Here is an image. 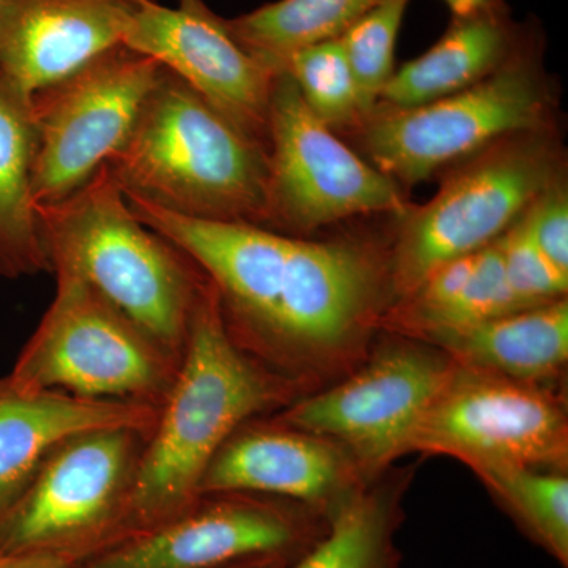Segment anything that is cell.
<instances>
[{
    "label": "cell",
    "mask_w": 568,
    "mask_h": 568,
    "mask_svg": "<svg viewBox=\"0 0 568 568\" xmlns=\"http://www.w3.org/2000/svg\"><path fill=\"white\" fill-rule=\"evenodd\" d=\"M0 568H70V564L52 549H0Z\"/></svg>",
    "instance_id": "29"
},
{
    "label": "cell",
    "mask_w": 568,
    "mask_h": 568,
    "mask_svg": "<svg viewBox=\"0 0 568 568\" xmlns=\"http://www.w3.org/2000/svg\"><path fill=\"white\" fill-rule=\"evenodd\" d=\"M123 44L181 78L213 110L265 149L268 111L280 73L245 50L203 0L178 9L149 0L134 14Z\"/></svg>",
    "instance_id": "12"
},
{
    "label": "cell",
    "mask_w": 568,
    "mask_h": 568,
    "mask_svg": "<svg viewBox=\"0 0 568 568\" xmlns=\"http://www.w3.org/2000/svg\"><path fill=\"white\" fill-rule=\"evenodd\" d=\"M31 103L0 88V275L51 272L32 200Z\"/></svg>",
    "instance_id": "20"
},
{
    "label": "cell",
    "mask_w": 568,
    "mask_h": 568,
    "mask_svg": "<svg viewBox=\"0 0 568 568\" xmlns=\"http://www.w3.org/2000/svg\"><path fill=\"white\" fill-rule=\"evenodd\" d=\"M523 308L529 306L519 302L508 284L503 256L495 242L478 252L476 268L465 287L429 317L413 338L425 339L440 332L459 331Z\"/></svg>",
    "instance_id": "26"
},
{
    "label": "cell",
    "mask_w": 568,
    "mask_h": 568,
    "mask_svg": "<svg viewBox=\"0 0 568 568\" xmlns=\"http://www.w3.org/2000/svg\"><path fill=\"white\" fill-rule=\"evenodd\" d=\"M159 413L153 403L24 390L0 379V518L48 455L71 437L115 428L152 432Z\"/></svg>",
    "instance_id": "15"
},
{
    "label": "cell",
    "mask_w": 568,
    "mask_h": 568,
    "mask_svg": "<svg viewBox=\"0 0 568 568\" xmlns=\"http://www.w3.org/2000/svg\"><path fill=\"white\" fill-rule=\"evenodd\" d=\"M293 518L250 503H220L104 552L84 568H219L275 556L301 538Z\"/></svg>",
    "instance_id": "16"
},
{
    "label": "cell",
    "mask_w": 568,
    "mask_h": 568,
    "mask_svg": "<svg viewBox=\"0 0 568 568\" xmlns=\"http://www.w3.org/2000/svg\"><path fill=\"white\" fill-rule=\"evenodd\" d=\"M496 242L508 284L523 305L536 306L566 297L568 275L538 248L521 216Z\"/></svg>",
    "instance_id": "27"
},
{
    "label": "cell",
    "mask_w": 568,
    "mask_h": 568,
    "mask_svg": "<svg viewBox=\"0 0 568 568\" xmlns=\"http://www.w3.org/2000/svg\"><path fill=\"white\" fill-rule=\"evenodd\" d=\"M559 179V152L544 130L474 155L428 204L403 216L388 267L394 293L405 297L439 265L495 244Z\"/></svg>",
    "instance_id": "5"
},
{
    "label": "cell",
    "mask_w": 568,
    "mask_h": 568,
    "mask_svg": "<svg viewBox=\"0 0 568 568\" xmlns=\"http://www.w3.org/2000/svg\"><path fill=\"white\" fill-rule=\"evenodd\" d=\"M521 41L504 7L454 18L425 54L395 70L381 92V106H420L473 88L499 70Z\"/></svg>",
    "instance_id": "18"
},
{
    "label": "cell",
    "mask_w": 568,
    "mask_h": 568,
    "mask_svg": "<svg viewBox=\"0 0 568 568\" xmlns=\"http://www.w3.org/2000/svg\"><path fill=\"white\" fill-rule=\"evenodd\" d=\"M454 18H469L500 9L503 0H444Z\"/></svg>",
    "instance_id": "30"
},
{
    "label": "cell",
    "mask_w": 568,
    "mask_h": 568,
    "mask_svg": "<svg viewBox=\"0 0 568 568\" xmlns=\"http://www.w3.org/2000/svg\"><path fill=\"white\" fill-rule=\"evenodd\" d=\"M219 294L224 323L290 361L343 357L379 323L386 268L357 242H312L241 222L186 219L126 196Z\"/></svg>",
    "instance_id": "1"
},
{
    "label": "cell",
    "mask_w": 568,
    "mask_h": 568,
    "mask_svg": "<svg viewBox=\"0 0 568 568\" xmlns=\"http://www.w3.org/2000/svg\"><path fill=\"white\" fill-rule=\"evenodd\" d=\"M409 452L457 458L476 474L503 466L560 473L568 459L567 416L537 384L455 362Z\"/></svg>",
    "instance_id": "10"
},
{
    "label": "cell",
    "mask_w": 568,
    "mask_h": 568,
    "mask_svg": "<svg viewBox=\"0 0 568 568\" xmlns=\"http://www.w3.org/2000/svg\"><path fill=\"white\" fill-rule=\"evenodd\" d=\"M149 0H14L0 29V88L31 103L112 48Z\"/></svg>",
    "instance_id": "14"
},
{
    "label": "cell",
    "mask_w": 568,
    "mask_h": 568,
    "mask_svg": "<svg viewBox=\"0 0 568 568\" xmlns=\"http://www.w3.org/2000/svg\"><path fill=\"white\" fill-rule=\"evenodd\" d=\"M181 2H186V0H179V3H181Z\"/></svg>",
    "instance_id": "33"
},
{
    "label": "cell",
    "mask_w": 568,
    "mask_h": 568,
    "mask_svg": "<svg viewBox=\"0 0 568 568\" xmlns=\"http://www.w3.org/2000/svg\"><path fill=\"white\" fill-rule=\"evenodd\" d=\"M409 0H381L342 37L365 119L376 110L381 92L395 73V47Z\"/></svg>",
    "instance_id": "25"
},
{
    "label": "cell",
    "mask_w": 568,
    "mask_h": 568,
    "mask_svg": "<svg viewBox=\"0 0 568 568\" xmlns=\"http://www.w3.org/2000/svg\"><path fill=\"white\" fill-rule=\"evenodd\" d=\"M283 71L293 78L306 106L328 129H358L364 123L353 71L338 39L294 52Z\"/></svg>",
    "instance_id": "24"
},
{
    "label": "cell",
    "mask_w": 568,
    "mask_h": 568,
    "mask_svg": "<svg viewBox=\"0 0 568 568\" xmlns=\"http://www.w3.org/2000/svg\"><path fill=\"white\" fill-rule=\"evenodd\" d=\"M549 91L525 43L499 70L473 88L414 108H376L362 145L376 170L414 185L517 134L541 132Z\"/></svg>",
    "instance_id": "6"
},
{
    "label": "cell",
    "mask_w": 568,
    "mask_h": 568,
    "mask_svg": "<svg viewBox=\"0 0 568 568\" xmlns=\"http://www.w3.org/2000/svg\"><path fill=\"white\" fill-rule=\"evenodd\" d=\"M283 425V424H282ZM354 462L324 437L291 426L231 436L205 470L203 493H267L313 506H334L346 493Z\"/></svg>",
    "instance_id": "17"
},
{
    "label": "cell",
    "mask_w": 568,
    "mask_h": 568,
    "mask_svg": "<svg viewBox=\"0 0 568 568\" xmlns=\"http://www.w3.org/2000/svg\"><path fill=\"white\" fill-rule=\"evenodd\" d=\"M108 168L126 196L186 219H267V149L166 69Z\"/></svg>",
    "instance_id": "3"
},
{
    "label": "cell",
    "mask_w": 568,
    "mask_h": 568,
    "mask_svg": "<svg viewBox=\"0 0 568 568\" xmlns=\"http://www.w3.org/2000/svg\"><path fill=\"white\" fill-rule=\"evenodd\" d=\"M14 0H0V29H2L3 22H6L7 14L13 7Z\"/></svg>",
    "instance_id": "31"
},
{
    "label": "cell",
    "mask_w": 568,
    "mask_h": 568,
    "mask_svg": "<svg viewBox=\"0 0 568 568\" xmlns=\"http://www.w3.org/2000/svg\"><path fill=\"white\" fill-rule=\"evenodd\" d=\"M521 220L538 248L568 275V194L562 179L538 194Z\"/></svg>",
    "instance_id": "28"
},
{
    "label": "cell",
    "mask_w": 568,
    "mask_h": 568,
    "mask_svg": "<svg viewBox=\"0 0 568 568\" xmlns=\"http://www.w3.org/2000/svg\"><path fill=\"white\" fill-rule=\"evenodd\" d=\"M398 485L354 488L331 507L324 532L294 568H402Z\"/></svg>",
    "instance_id": "21"
},
{
    "label": "cell",
    "mask_w": 568,
    "mask_h": 568,
    "mask_svg": "<svg viewBox=\"0 0 568 568\" xmlns=\"http://www.w3.org/2000/svg\"><path fill=\"white\" fill-rule=\"evenodd\" d=\"M248 568H263V567H261V566H256V567H248Z\"/></svg>",
    "instance_id": "32"
},
{
    "label": "cell",
    "mask_w": 568,
    "mask_h": 568,
    "mask_svg": "<svg viewBox=\"0 0 568 568\" xmlns=\"http://www.w3.org/2000/svg\"><path fill=\"white\" fill-rule=\"evenodd\" d=\"M283 392L234 342L204 275L181 364L134 467L129 507L145 521L181 514L200 495L205 470L235 429L280 402Z\"/></svg>",
    "instance_id": "2"
},
{
    "label": "cell",
    "mask_w": 568,
    "mask_h": 568,
    "mask_svg": "<svg viewBox=\"0 0 568 568\" xmlns=\"http://www.w3.org/2000/svg\"><path fill=\"white\" fill-rule=\"evenodd\" d=\"M525 532L560 566H568V480L556 470L489 467L477 473Z\"/></svg>",
    "instance_id": "23"
},
{
    "label": "cell",
    "mask_w": 568,
    "mask_h": 568,
    "mask_svg": "<svg viewBox=\"0 0 568 568\" xmlns=\"http://www.w3.org/2000/svg\"><path fill=\"white\" fill-rule=\"evenodd\" d=\"M381 0H278L226 20L227 31L254 58L282 73L294 52L339 39Z\"/></svg>",
    "instance_id": "22"
},
{
    "label": "cell",
    "mask_w": 568,
    "mask_h": 568,
    "mask_svg": "<svg viewBox=\"0 0 568 568\" xmlns=\"http://www.w3.org/2000/svg\"><path fill=\"white\" fill-rule=\"evenodd\" d=\"M407 212L398 183L339 141L282 71L268 111L265 224L308 233L353 216Z\"/></svg>",
    "instance_id": "9"
},
{
    "label": "cell",
    "mask_w": 568,
    "mask_h": 568,
    "mask_svg": "<svg viewBox=\"0 0 568 568\" xmlns=\"http://www.w3.org/2000/svg\"><path fill=\"white\" fill-rule=\"evenodd\" d=\"M459 365L538 384L558 375L568 358L567 298L548 302L485 323L429 335Z\"/></svg>",
    "instance_id": "19"
},
{
    "label": "cell",
    "mask_w": 568,
    "mask_h": 568,
    "mask_svg": "<svg viewBox=\"0 0 568 568\" xmlns=\"http://www.w3.org/2000/svg\"><path fill=\"white\" fill-rule=\"evenodd\" d=\"M36 212L51 272L88 283L166 353L182 354L204 274L134 215L108 164Z\"/></svg>",
    "instance_id": "4"
},
{
    "label": "cell",
    "mask_w": 568,
    "mask_h": 568,
    "mask_svg": "<svg viewBox=\"0 0 568 568\" xmlns=\"http://www.w3.org/2000/svg\"><path fill=\"white\" fill-rule=\"evenodd\" d=\"M58 293L7 379L24 390L152 403L166 395L173 357L77 276Z\"/></svg>",
    "instance_id": "7"
},
{
    "label": "cell",
    "mask_w": 568,
    "mask_h": 568,
    "mask_svg": "<svg viewBox=\"0 0 568 568\" xmlns=\"http://www.w3.org/2000/svg\"><path fill=\"white\" fill-rule=\"evenodd\" d=\"M140 435L126 428L102 429L55 448L0 518V549H51L97 528L126 500Z\"/></svg>",
    "instance_id": "13"
},
{
    "label": "cell",
    "mask_w": 568,
    "mask_h": 568,
    "mask_svg": "<svg viewBox=\"0 0 568 568\" xmlns=\"http://www.w3.org/2000/svg\"><path fill=\"white\" fill-rule=\"evenodd\" d=\"M454 366L446 353L390 343L345 383L291 407L280 424L332 440L357 467L373 473L409 452L414 432Z\"/></svg>",
    "instance_id": "11"
},
{
    "label": "cell",
    "mask_w": 568,
    "mask_h": 568,
    "mask_svg": "<svg viewBox=\"0 0 568 568\" xmlns=\"http://www.w3.org/2000/svg\"><path fill=\"white\" fill-rule=\"evenodd\" d=\"M163 70L121 44L32 97L36 207L77 192L111 162Z\"/></svg>",
    "instance_id": "8"
}]
</instances>
